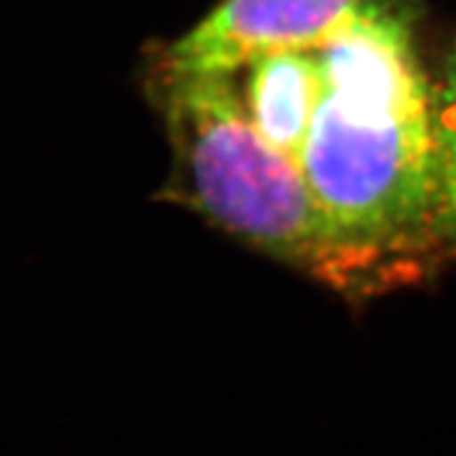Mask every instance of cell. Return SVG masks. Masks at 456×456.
<instances>
[{"instance_id":"cell-1","label":"cell","mask_w":456,"mask_h":456,"mask_svg":"<svg viewBox=\"0 0 456 456\" xmlns=\"http://www.w3.org/2000/svg\"><path fill=\"white\" fill-rule=\"evenodd\" d=\"M414 14L363 17L319 47L324 94L298 166L349 235L421 258L440 240V168Z\"/></svg>"},{"instance_id":"cell-2","label":"cell","mask_w":456,"mask_h":456,"mask_svg":"<svg viewBox=\"0 0 456 456\" xmlns=\"http://www.w3.org/2000/svg\"><path fill=\"white\" fill-rule=\"evenodd\" d=\"M175 154L173 196L338 294L372 296L421 273V258L356 240L319 205L296 161L247 117L235 75L159 68Z\"/></svg>"},{"instance_id":"cell-3","label":"cell","mask_w":456,"mask_h":456,"mask_svg":"<svg viewBox=\"0 0 456 456\" xmlns=\"http://www.w3.org/2000/svg\"><path fill=\"white\" fill-rule=\"evenodd\" d=\"M417 12L414 0H222L163 54L180 72L238 75L284 49H319L363 17Z\"/></svg>"},{"instance_id":"cell-4","label":"cell","mask_w":456,"mask_h":456,"mask_svg":"<svg viewBox=\"0 0 456 456\" xmlns=\"http://www.w3.org/2000/svg\"><path fill=\"white\" fill-rule=\"evenodd\" d=\"M240 98L247 117L265 142L300 163L307 133L324 94L319 49H284L252 61Z\"/></svg>"},{"instance_id":"cell-5","label":"cell","mask_w":456,"mask_h":456,"mask_svg":"<svg viewBox=\"0 0 456 456\" xmlns=\"http://www.w3.org/2000/svg\"><path fill=\"white\" fill-rule=\"evenodd\" d=\"M436 138L440 168V240L456 242V49L447 63V77L436 98Z\"/></svg>"}]
</instances>
